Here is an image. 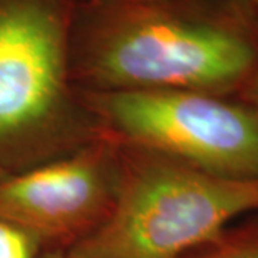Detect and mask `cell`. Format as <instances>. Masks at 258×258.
I'll use <instances>...</instances> for the list:
<instances>
[{
  "label": "cell",
  "instance_id": "cell-1",
  "mask_svg": "<svg viewBox=\"0 0 258 258\" xmlns=\"http://www.w3.org/2000/svg\"><path fill=\"white\" fill-rule=\"evenodd\" d=\"M258 69L237 0H79L71 75L91 92L194 91L235 98Z\"/></svg>",
  "mask_w": 258,
  "mask_h": 258
},
{
  "label": "cell",
  "instance_id": "cell-2",
  "mask_svg": "<svg viewBox=\"0 0 258 258\" xmlns=\"http://www.w3.org/2000/svg\"><path fill=\"white\" fill-rule=\"evenodd\" d=\"M79 0H0V178L101 135L71 75Z\"/></svg>",
  "mask_w": 258,
  "mask_h": 258
},
{
  "label": "cell",
  "instance_id": "cell-3",
  "mask_svg": "<svg viewBox=\"0 0 258 258\" xmlns=\"http://www.w3.org/2000/svg\"><path fill=\"white\" fill-rule=\"evenodd\" d=\"M119 147L120 186L111 217L66 258H181L232 220L258 211V179L210 175Z\"/></svg>",
  "mask_w": 258,
  "mask_h": 258
},
{
  "label": "cell",
  "instance_id": "cell-4",
  "mask_svg": "<svg viewBox=\"0 0 258 258\" xmlns=\"http://www.w3.org/2000/svg\"><path fill=\"white\" fill-rule=\"evenodd\" d=\"M81 91V89H79ZM102 134L230 179H258V113L194 91H81Z\"/></svg>",
  "mask_w": 258,
  "mask_h": 258
},
{
  "label": "cell",
  "instance_id": "cell-5",
  "mask_svg": "<svg viewBox=\"0 0 258 258\" xmlns=\"http://www.w3.org/2000/svg\"><path fill=\"white\" fill-rule=\"evenodd\" d=\"M120 186V147L102 134L74 152L0 178V220L43 252H66L111 217Z\"/></svg>",
  "mask_w": 258,
  "mask_h": 258
},
{
  "label": "cell",
  "instance_id": "cell-6",
  "mask_svg": "<svg viewBox=\"0 0 258 258\" xmlns=\"http://www.w3.org/2000/svg\"><path fill=\"white\" fill-rule=\"evenodd\" d=\"M181 258H258V215L230 224Z\"/></svg>",
  "mask_w": 258,
  "mask_h": 258
},
{
  "label": "cell",
  "instance_id": "cell-7",
  "mask_svg": "<svg viewBox=\"0 0 258 258\" xmlns=\"http://www.w3.org/2000/svg\"><path fill=\"white\" fill-rule=\"evenodd\" d=\"M42 252L33 237L0 220V258H37Z\"/></svg>",
  "mask_w": 258,
  "mask_h": 258
},
{
  "label": "cell",
  "instance_id": "cell-8",
  "mask_svg": "<svg viewBox=\"0 0 258 258\" xmlns=\"http://www.w3.org/2000/svg\"><path fill=\"white\" fill-rule=\"evenodd\" d=\"M238 101L247 103L258 113V69L255 74L251 76L248 82L244 85V88L235 96Z\"/></svg>",
  "mask_w": 258,
  "mask_h": 258
},
{
  "label": "cell",
  "instance_id": "cell-9",
  "mask_svg": "<svg viewBox=\"0 0 258 258\" xmlns=\"http://www.w3.org/2000/svg\"><path fill=\"white\" fill-rule=\"evenodd\" d=\"M258 36V0H237Z\"/></svg>",
  "mask_w": 258,
  "mask_h": 258
},
{
  "label": "cell",
  "instance_id": "cell-10",
  "mask_svg": "<svg viewBox=\"0 0 258 258\" xmlns=\"http://www.w3.org/2000/svg\"><path fill=\"white\" fill-rule=\"evenodd\" d=\"M37 258H66L64 252L60 251H50V252H42Z\"/></svg>",
  "mask_w": 258,
  "mask_h": 258
}]
</instances>
